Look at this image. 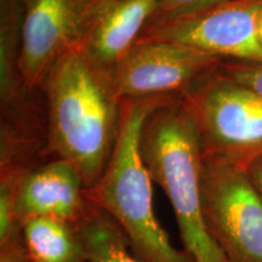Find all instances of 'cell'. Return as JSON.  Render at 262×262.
<instances>
[{
  "instance_id": "cell-16",
  "label": "cell",
  "mask_w": 262,
  "mask_h": 262,
  "mask_svg": "<svg viewBox=\"0 0 262 262\" xmlns=\"http://www.w3.org/2000/svg\"><path fill=\"white\" fill-rule=\"evenodd\" d=\"M247 173L250 179L251 183L254 185L255 189H256L258 194L262 198V156L257 157L254 159L249 165L245 168Z\"/></svg>"
},
{
  "instance_id": "cell-17",
  "label": "cell",
  "mask_w": 262,
  "mask_h": 262,
  "mask_svg": "<svg viewBox=\"0 0 262 262\" xmlns=\"http://www.w3.org/2000/svg\"><path fill=\"white\" fill-rule=\"evenodd\" d=\"M257 35H258V40H260L262 45V12L260 17H258V22H257Z\"/></svg>"
},
{
  "instance_id": "cell-13",
  "label": "cell",
  "mask_w": 262,
  "mask_h": 262,
  "mask_svg": "<svg viewBox=\"0 0 262 262\" xmlns=\"http://www.w3.org/2000/svg\"><path fill=\"white\" fill-rule=\"evenodd\" d=\"M74 227L86 262H142L119 225L93 203Z\"/></svg>"
},
{
  "instance_id": "cell-4",
  "label": "cell",
  "mask_w": 262,
  "mask_h": 262,
  "mask_svg": "<svg viewBox=\"0 0 262 262\" xmlns=\"http://www.w3.org/2000/svg\"><path fill=\"white\" fill-rule=\"evenodd\" d=\"M217 67L181 98L194 119L203 156L245 169L262 156V97Z\"/></svg>"
},
{
  "instance_id": "cell-14",
  "label": "cell",
  "mask_w": 262,
  "mask_h": 262,
  "mask_svg": "<svg viewBox=\"0 0 262 262\" xmlns=\"http://www.w3.org/2000/svg\"><path fill=\"white\" fill-rule=\"evenodd\" d=\"M219 71L262 97V62L222 60Z\"/></svg>"
},
{
  "instance_id": "cell-10",
  "label": "cell",
  "mask_w": 262,
  "mask_h": 262,
  "mask_svg": "<svg viewBox=\"0 0 262 262\" xmlns=\"http://www.w3.org/2000/svg\"><path fill=\"white\" fill-rule=\"evenodd\" d=\"M159 0H100L83 48L98 67L113 73L155 16Z\"/></svg>"
},
{
  "instance_id": "cell-11",
  "label": "cell",
  "mask_w": 262,
  "mask_h": 262,
  "mask_svg": "<svg viewBox=\"0 0 262 262\" xmlns=\"http://www.w3.org/2000/svg\"><path fill=\"white\" fill-rule=\"evenodd\" d=\"M26 0H0V97L3 112L17 110L26 89L19 72Z\"/></svg>"
},
{
  "instance_id": "cell-12",
  "label": "cell",
  "mask_w": 262,
  "mask_h": 262,
  "mask_svg": "<svg viewBox=\"0 0 262 262\" xmlns=\"http://www.w3.org/2000/svg\"><path fill=\"white\" fill-rule=\"evenodd\" d=\"M28 262H85L75 227L54 217H31L22 222Z\"/></svg>"
},
{
  "instance_id": "cell-5",
  "label": "cell",
  "mask_w": 262,
  "mask_h": 262,
  "mask_svg": "<svg viewBox=\"0 0 262 262\" xmlns=\"http://www.w3.org/2000/svg\"><path fill=\"white\" fill-rule=\"evenodd\" d=\"M202 205L208 233L228 262H262V198L247 170L204 157Z\"/></svg>"
},
{
  "instance_id": "cell-6",
  "label": "cell",
  "mask_w": 262,
  "mask_h": 262,
  "mask_svg": "<svg viewBox=\"0 0 262 262\" xmlns=\"http://www.w3.org/2000/svg\"><path fill=\"white\" fill-rule=\"evenodd\" d=\"M100 0H26L19 72L28 91L42 88L54 64L83 48Z\"/></svg>"
},
{
  "instance_id": "cell-7",
  "label": "cell",
  "mask_w": 262,
  "mask_h": 262,
  "mask_svg": "<svg viewBox=\"0 0 262 262\" xmlns=\"http://www.w3.org/2000/svg\"><path fill=\"white\" fill-rule=\"evenodd\" d=\"M261 12L262 0H225L195 14L149 26L140 39L178 42L222 60L262 62L257 35Z\"/></svg>"
},
{
  "instance_id": "cell-8",
  "label": "cell",
  "mask_w": 262,
  "mask_h": 262,
  "mask_svg": "<svg viewBox=\"0 0 262 262\" xmlns=\"http://www.w3.org/2000/svg\"><path fill=\"white\" fill-rule=\"evenodd\" d=\"M222 58L178 42L140 39L112 73L120 100L181 96Z\"/></svg>"
},
{
  "instance_id": "cell-15",
  "label": "cell",
  "mask_w": 262,
  "mask_h": 262,
  "mask_svg": "<svg viewBox=\"0 0 262 262\" xmlns=\"http://www.w3.org/2000/svg\"><path fill=\"white\" fill-rule=\"evenodd\" d=\"M222 2L225 0H159L156 14L147 27L182 17V16L195 14V12L220 4Z\"/></svg>"
},
{
  "instance_id": "cell-3",
  "label": "cell",
  "mask_w": 262,
  "mask_h": 262,
  "mask_svg": "<svg viewBox=\"0 0 262 262\" xmlns=\"http://www.w3.org/2000/svg\"><path fill=\"white\" fill-rule=\"evenodd\" d=\"M153 182L175 212L183 250L194 262H228L205 227L202 205L203 148L194 119L181 96L149 114L140 141Z\"/></svg>"
},
{
  "instance_id": "cell-18",
  "label": "cell",
  "mask_w": 262,
  "mask_h": 262,
  "mask_svg": "<svg viewBox=\"0 0 262 262\" xmlns=\"http://www.w3.org/2000/svg\"><path fill=\"white\" fill-rule=\"evenodd\" d=\"M85 262H86V261H85Z\"/></svg>"
},
{
  "instance_id": "cell-2",
  "label": "cell",
  "mask_w": 262,
  "mask_h": 262,
  "mask_svg": "<svg viewBox=\"0 0 262 262\" xmlns=\"http://www.w3.org/2000/svg\"><path fill=\"white\" fill-rule=\"evenodd\" d=\"M175 96L124 98L112 157L102 178L85 191L86 199L119 225L142 262H194L172 245L157 220L152 182L141 155L140 141L146 119L157 107Z\"/></svg>"
},
{
  "instance_id": "cell-1",
  "label": "cell",
  "mask_w": 262,
  "mask_h": 262,
  "mask_svg": "<svg viewBox=\"0 0 262 262\" xmlns=\"http://www.w3.org/2000/svg\"><path fill=\"white\" fill-rule=\"evenodd\" d=\"M41 89L48 98L49 150L70 163L89 191L102 178L119 129L122 100L112 73L74 50L54 64Z\"/></svg>"
},
{
  "instance_id": "cell-9",
  "label": "cell",
  "mask_w": 262,
  "mask_h": 262,
  "mask_svg": "<svg viewBox=\"0 0 262 262\" xmlns=\"http://www.w3.org/2000/svg\"><path fill=\"white\" fill-rule=\"evenodd\" d=\"M88 204L80 175L62 159L34 165L16 186L15 206L21 224L31 217H54L74 226Z\"/></svg>"
}]
</instances>
